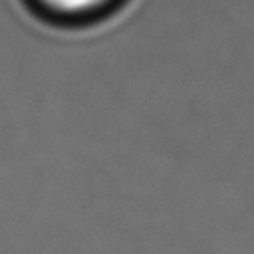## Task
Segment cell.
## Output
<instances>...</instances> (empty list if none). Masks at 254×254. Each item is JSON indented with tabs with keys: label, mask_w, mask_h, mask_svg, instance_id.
Returning a JSON list of instances; mask_svg holds the SVG:
<instances>
[{
	"label": "cell",
	"mask_w": 254,
	"mask_h": 254,
	"mask_svg": "<svg viewBox=\"0 0 254 254\" xmlns=\"http://www.w3.org/2000/svg\"><path fill=\"white\" fill-rule=\"evenodd\" d=\"M117 0H36V4L42 8V12L62 18V20H81L91 18L109 6H113Z\"/></svg>",
	"instance_id": "cell-1"
}]
</instances>
